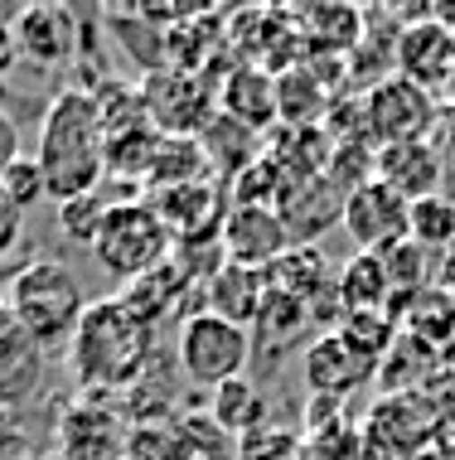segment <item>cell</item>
<instances>
[{"label":"cell","instance_id":"6da1fadb","mask_svg":"<svg viewBox=\"0 0 455 460\" xmlns=\"http://www.w3.org/2000/svg\"><path fill=\"white\" fill-rule=\"evenodd\" d=\"M151 354L155 325H145L121 296H107V301H88V310H83L68 340V373L88 393H121L141 383V373L151 368Z\"/></svg>","mask_w":455,"mask_h":460},{"label":"cell","instance_id":"7a4b0ae2","mask_svg":"<svg viewBox=\"0 0 455 460\" xmlns=\"http://www.w3.org/2000/svg\"><path fill=\"white\" fill-rule=\"evenodd\" d=\"M34 165L44 175L48 199L68 204L78 194H92L107 180L102 165V111H97L92 88H64L44 107L39 151Z\"/></svg>","mask_w":455,"mask_h":460},{"label":"cell","instance_id":"3957f363","mask_svg":"<svg viewBox=\"0 0 455 460\" xmlns=\"http://www.w3.org/2000/svg\"><path fill=\"white\" fill-rule=\"evenodd\" d=\"M83 310H88V296H83L73 267L58 257H34V262L10 271L5 281V320L20 334H30L44 354L68 349Z\"/></svg>","mask_w":455,"mask_h":460},{"label":"cell","instance_id":"277c9868","mask_svg":"<svg viewBox=\"0 0 455 460\" xmlns=\"http://www.w3.org/2000/svg\"><path fill=\"white\" fill-rule=\"evenodd\" d=\"M170 252H175V238L165 233V223L155 218V208L145 204V199L117 204L92 238L97 267H102L107 277H117L121 286L145 277V271H155V267H165Z\"/></svg>","mask_w":455,"mask_h":460},{"label":"cell","instance_id":"5b68a950","mask_svg":"<svg viewBox=\"0 0 455 460\" xmlns=\"http://www.w3.org/2000/svg\"><path fill=\"white\" fill-rule=\"evenodd\" d=\"M175 358H179V373L194 383V388L214 393L223 383L242 378L252 364V334L242 325H228V320L208 315H189L179 325V344H175Z\"/></svg>","mask_w":455,"mask_h":460},{"label":"cell","instance_id":"8992f818","mask_svg":"<svg viewBox=\"0 0 455 460\" xmlns=\"http://www.w3.org/2000/svg\"><path fill=\"white\" fill-rule=\"evenodd\" d=\"M363 117L373 146H402V141H432L441 127V102L436 93L416 88L407 78H383L363 88Z\"/></svg>","mask_w":455,"mask_h":460},{"label":"cell","instance_id":"52a82bcc","mask_svg":"<svg viewBox=\"0 0 455 460\" xmlns=\"http://www.w3.org/2000/svg\"><path fill=\"white\" fill-rule=\"evenodd\" d=\"M141 102L145 117L160 136H199L208 121L218 117V97L208 93V83L199 73L184 68H160L141 83Z\"/></svg>","mask_w":455,"mask_h":460},{"label":"cell","instance_id":"ba28073f","mask_svg":"<svg viewBox=\"0 0 455 460\" xmlns=\"http://www.w3.org/2000/svg\"><path fill=\"white\" fill-rule=\"evenodd\" d=\"M339 228L354 238L359 252H388V247L407 243V199H398L388 184L368 180L344 194Z\"/></svg>","mask_w":455,"mask_h":460},{"label":"cell","instance_id":"9c48e42d","mask_svg":"<svg viewBox=\"0 0 455 460\" xmlns=\"http://www.w3.org/2000/svg\"><path fill=\"white\" fill-rule=\"evenodd\" d=\"M218 238H223V252L232 267H252V271H267L296 247L281 214L276 208H262V204H232Z\"/></svg>","mask_w":455,"mask_h":460},{"label":"cell","instance_id":"30bf717a","mask_svg":"<svg viewBox=\"0 0 455 460\" xmlns=\"http://www.w3.org/2000/svg\"><path fill=\"white\" fill-rule=\"evenodd\" d=\"M451 64H455V34L436 15L407 20L398 30V49H392V73L398 78H407L426 93H441Z\"/></svg>","mask_w":455,"mask_h":460},{"label":"cell","instance_id":"8fae6325","mask_svg":"<svg viewBox=\"0 0 455 460\" xmlns=\"http://www.w3.org/2000/svg\"><path fill=\"white\" fill-rule=\"evenodd\" d=\"M301 373H305V388H311L315 397L335 402V397H349L354 388L373 383L378 364H373V358H363L339 330H329V334H315V344L301 358Z\"/></svg>","mask_w":455,"mask_h":460},{"label":"cell","instance_id":"7c38bea8","mask_svg":"<svg viewBox=\"0 0 455 460\" xmlns=\"http://www.w3.org/2000/svg\"><path fill=\"white\" fill-rule=\"evenodd\" d=\"M15 24V54L34 68H64L78 49V15L68 5H24Z\"/></svg>","mask_w":455,"mask_h":460},{"label":"cell","instance_id":"4fadbf2b","mask_svg":"<svg viewBox=\"0 0 455 460\" xmlns=\"http://www.w3.org/2000/svg\"><path fill=\"white\" fill-rule=\"evenodd\" d=\"M373 180L388 184L398 199H432L446 184V160H441L436 141H402V146H378L373 155Z\"/></svg>","mask_w":455,"mask_h":460},{"label":"cell","instance_id":"5bb4252c","mask_svg":"<svg viewBox=\"0 0 455 460\" xmlns=\"http://www.w3.org/2000/svg\"><path fill=\"white\" fill-rule=\"evenodd\" d=\"M276 214L286 223V233L296 247H319V238H325L344 214V194L329 184V175L291 180L276 199Z\"/></svg>","mask_w":455,"mask_h":460},{"label":"cell","instance_id":"9a60e30c","mask_svg":"<svg viewBox=\"0 0 455 460\" xmlns=\"http://www.w3.org/2000/svg\"><path fill=\"white\" fill-rule=\"evenodd\" d=\"M145 204L155 208V218L165 223V233H170L175 243H184V238H208V233H218V228H223V218H228L218 180L179 184V190L151 194Z\"/></svg>","mask_w":455,"mask_h":460},{"label":"cell","instance_id":"2e32d148","mask_svg":"<svg viewBox=\"0 0 455 460\" xmlns=\"http://www.w3.org/2000/svg\"><path fill=\"white\" fill-rule=\"evenodd\" d=\"M127 421L112 402H102V393L83 397L78 407L64 417V451L68 460H121L127 456Z\"/></svg>","mask_w":455,"mask_h":460},{"label":"cell","instance_id":"e0dca14e","mask_svg":"<svg viewBox=\"0 0 455 460\" xmlns=\"http://www.w3.org/2000/svg\"><path fill=\"white\" fill-rule=\"evenodd\" d=\"M39 388H44V349L5 320L0 325V412L34 402Z\"/></svg>","mask_w":455,"mask_h":460},{"label":"cell","instance_id":"ac0fdd59","mask_svg":"<svg viewBox=\"0 0 455 460\" xmlns=\"http://www.w3.org/2000/svg\"><path fill=\"white\" fill-rule=\"evenodd\" d=\"M267 301V271H252V267H223L214 281L204 286V310L218 320H228V325H242L252 330L257 310Z\"/></svg>","mask_w":455,"mask_h":460},{"label":"cell","instance_id":"d6986e66","mask_svg":"<svg viewBox=\"0 0 455 460\" xmlns=\"http://www.w3.org/2000/svg\"><path fill=\"white\" fill-rule=\"evenodd\" d=\"M218 111L242 121L248 131H267L276 121V78L267 68H238L232 78H223Z\"/></svg>","mask_w":455,"mask_h":460},{"label":"cell","instance_id":"ffe728a7","mask_svg":"<svg viewBox=\"0 0 455 460\" xmlns=\"http://www.w3.org/2000/svg\"><path fill=\"white\" fill-rule=\"evenodd\" d=\"M398 330L426 349H451L455 344V291L446 286H426L407 305L398 310Z\"/></svg>","mask_w":455,"mask_h":460},{"label":"cell","instance_id":"44dd1931","mask_svg":"<svg viewBox=\"0 0 455 460\" xmlns=\"http://www.w3.org/2000/svg\"><path fill=\"white\" fill-rule=\"evenodd\" d=\"M199 180H214L199 136H160L155 160H151V170H145V194H165V190L199 184Z\"/></svg>","mask_w":455,"mask_h":460},{"label":"cell","instance_id":"7402d4cb","mask_svg":"<svg viewBox=\"0 0 455 460\" xmlns=\"http://www.w3.org/2000/svg\"><path fill=\"white\" fill-rule=\"evenodd\" d=\"M335 97L311 68H281L276 73V117L296 131H315L329 117Z\"/></svg>","mask_w":455,"mask_h":460},{"label":"cell","instance_id":"603a6c76","mask_svg":"<svg viewBox=\"0 0 455 460\" xmlns=\"http://www.w3.org/2000/svg\"><path fill=\"white\" fill-rule=\"evenodd\" d=\"M305 325H311V310H305V301H296V296H286V291H272L267 286V301L262 310H257V320H252V354L262 349V354H286L291 344L305 334Z\"/></svg>","mask_w":455,"mask_h":460},{"label":"cell","instance_id":"cb8c5ba5","mask_svg":"<svg viewBox=\"0 0 455 460\" xmlns=\"http://www.w3.org/2000/svg\"><path fill=\"white\" fill-rule=\"evenodd\" d=\"M267 286L296 296V301H305V305H315L325 291H335V267L325 262L319 247H291L281 262L267 267Z\"/></svg>","mask_w":455,"mask_h":460},{"label":"cell","instance_id":"d4e9b609","mask_svg":"<svg viewBox=\"0 0 455 460\" xmlns=\"http://www.w3.org/2000/svg\"><path fill=\"white\" fill-rule=\"evenodd\" d=\"M335 291H339V301H344L349 315H359V310H392L383 252H354L349 262L339 267Z\"/></svg>","mask_w":455,"mask_h":460},{"label":"cell","instance_id":"484cf974","mask_svg":"<svg viewBox=\"0 0 455 460\" xmlns=\"http://www.w3.org/2000/svg\"><path fill=\"white\" fill-rule=\"evenodd\" d=\"M208 417H214L232 441H242L248 431L267 427V421H262L267 417V393L257 388L248 373H242V378H232V383H223V388L208 393Z\"/></svg>","mask_w":455,"mask_h":460},{"label":"cell","instance_id":"4316f807","mask_svg":"<svg viewBox=\"0 0 455 460\" xmlns=\"http://www.w3.org/2000/svg\"><path fill=\"white\" fill-rule=\"evenodd\" d=\"M383 267H388V291H392V315H398L402 305L412 301L416 291H426V286H436V252H426V247H416L412 238L388 247L383 252Z\"/></svg>","mask_w":455,"mask_h":460},{"label":"cell","instance_id":"83f0119b","mask_svg":"<svg viewBox=\"0 0 455 460\" xmlns=\"http://www.w3.org/2000/svg\"><path fill=\"white\" fill-rule=\"evenodd\" d=\"M407 238L416 247H426V252H446L455 243V199L446 190L407 204Z\"/></svg>","mask_w":455,"mask_h":460},{"label":"cell","instance_id":"f1b7e54d","mask_svg":"<svg viewBox=\"0 0 455 460\" xmlns=\"http://www.w3.org/2000/svg\"><path fill=\"white\" fill-rule=\"evenodd\" d=\"M117 204H127V199H121V194H107V180H102L92 194H78V199H68V204H58V228H64L73 243L92 247L97 228H102V218L112 214Z\"/></svg>","mask_w":455,"mask_h":460},{"label":"cell","instance_id":"f546056e","mask_svg":"<svg viewBox=\"0 0 455 460\" xmlns=\"http://www.w3.org/2000/svg\"><path fill=\"white\" fill-rule=\"evenodd\" d=\"M305 40L315 49H339V54H354L363 40V10H305Z\"/></svg>","mask_w":455,"mask_h":460},{"label":"cell","instance_id":"4dcf8cb0","mask_svg":"<svg viewBox=\"0 0 455 460\" xmlns=\"http://www.w3.org/2000/svg\"><path fill=\"white\" fill-rule=\"evenodd\" d=\"M175 437H179V460H238V441L214 417H179Z\"/></svg>","mask_w":455,"mask_h":460},{"label":"cell","instance_id":"1f68e13d","mask_svg":"<svg viewBox=\"0 0 455 460\" xmlns=\"http://www.w3.org/2000/svg\"><path fill=\"white\" fill-rule=\"evenodd\" d=\"M127 460H179L175 421H136L127 431Z\"/></svg>","mask_w":455,"mask_h":460},{"label":"cell","instance_id":"d6a6232c","mask_svg":"<svg viewBox=\"0 0 455 460\" xmlns=\"http://www.w3.org/2000/svg\"><path fill=\"white\" fill-rule=\"evenodd\" d=\"M301 441L296 431H281V427H257L238 441V460H296Z\"/></svg>","mask_w":455,"mask_h":460},{"label":"cell","instance_id":"836d02e7","mask_svg":"<svg viewBox=\"0 0 455 460\" xmlns=\"http://www.w3.org/2000/svg\"><path fill=\"white\" fill-rule=\"evenodd\" d=\"M0 190H5L10 199H15V204L24 208V214H30L34 204H39V199H48V190H44V175H39V165H34V155H24L15 170H10L5 180H0Z\"/></svg>","mask_w":455,"mask_h":460},{"label":"cell","instance_id":"e575fe53","mask_svg":"<svg viewBox=\"0 0 455 460\" xmlns=\"http://www.w3.org/2000/svg\"><path fill=\"white\" fill-rule=\"evenodd\" d=\"M24 160V141H20V121L10 117L5 107H0V180L10 175V170H15Z\"/></svg>","mask_w":455,"mask_h":460},{"label":"cell","instance_id":"d590c367","mask_svg":"<svg viewBox=\"0 0 455 460\" xmlns=\"http://www.w3.org/2000/svg\"><path fill=\"white\" fill-rule=\"evenodd\" d=\"M20 233H24V208L0 190V257H10V247L20 243Z\"/></svg>","mask_w":455,"mask_h":460},{"label":"cell","instance_id":"8d00e7d4","mask_svg":"<svg viewBox=\"0 0 455 460\" xmlns=\"http://www.w3.org/2000/svg\"><path fill=\"white\" fill-rule=\"evenodd\" d=\"M436 151H441V160H451V165H455V107L441 111V127H436Z\"/></svg>","mask_w":455,"mask_h":460},{"label":"cell","instance_id":"74e56055","mask_svg":"<svg viewBox=\"0 0 455 460\" xmlns=\"http://www.w3.org/2000/svg\"><path fill=\"white\" fill-rule=\"evenodd\" d=\"M15 24H10V15H0V73H5L10 64H15Z\"/></svg>","mask_w":455,"mask_h":460},{"label":"cell","instance_id":"f35d334b","mask_svg":"<svg viewBox=\"0 0 455 460\" xmlns=\"http://www.w3.org/2000/svg\"><path fill=\"white\" fill-rule=\"evenodd\" d=\"M436 286L455 291V243L446 247V252H436Z\"/></svg>","mask_w":455,"mask_h":460},{"label":"cell","instance_id":"ab89813d","mask_svg":"<svg viewBox=\"0 0 455 460\" xmlns=\"http://www.w3.org/2000/svg\"><path fill=\"white\" fill-rule=\"evenodd\" d=\"M441 97H446V107H455V64L446 73V83H441Z\"/></svg>","mask_w":455,"mask_h":460},{"label":"cell","instance_id":"60d3db41","mask_svg":"<svg viewBox=\"0 0 455 460\" xmlns=\"http://www.w3.org/2000/svg\"><path fill=\"white\" fill-rule=\"evenodd\" d=\"M121 460H127V456H121Z\"/></svg>","mask_w":455,"mask_h":460}]
</instances>
